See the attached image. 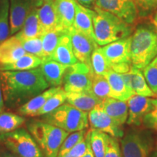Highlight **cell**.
<instances>
[{
	"mask_svg": "<svg viewBox=\"0 0 157 157\" xmlns=\"http://www.w3.org/2000/svg\"><path fill=\"white\" fill-rule=\"evenodd\" d=\"M64 34H67L61 29H52L45 31L41 36L42 42L43 54H44V61L50 59L55 49L58 45L59 40ZM43 61V62H44Z\"/></svg>",
	"mask_w": 157,
	"mask_h": 157,
	"instance_id": "cell-28",
	"label": "cell"
},
{
	"mask_svg": "<svg viewBox=\"0 0 157 157\" xmlns=\"http://www.w3.org/2000/svg\"><path fill=\"white\" fill-rule=\"evenodd\" d=\"M76 2L79 3L80 5H83L84 7L89 8L93 5H95V0H76Z\"/></svg>",
	"mask_w": 157,
	"mask_h": 157,
	"instance_id": "cell-45",
	"label": "cell"
},
{
	"mask_svg": "<svg viewBox=\"0 0 157 157\" xmlns=\"http://www.w3.org/2000/svg\"><path fill=\"white\" fill-rule=\"evenodd\" d=\"M86 139H87V149H86V151L84 152V154L81 157H95L91 146H90L89 132H87V134H86Z\"/></svg>",
	"mask_w": 157,
	"mask_h": 157,
	"instance_id": "cell-43",
	"label": "cell"
},
{
	"mask_svg": "<svg viewBox=\"0 0 157 157\" xmlns=\"http://www.w3.org/2000/svg\"><path fill=\"white\" fill-rule=\"evenodd\" d=\"M37 2L25 18L22 29L17 33L16 36L20 39L38 38L44 34L37 13Z\"/></svg>",
	"mask_w": 157,
	"mask_h": 157,
	"instance_id": "cell-23",
	"label": "cell"
},
{
	"mask_svg": "<svg viewBox=\"0 0 157 157\" xmlns=\"http://www.w3.org/2000/svg\"><path fill=\"white\" fill-rule=\"evenodd\" d=\"M66 102L78 110L89 112L101 103L91 90L80 92H66Z\"/></svg>",
	"mask_w": 157,
	"mask_h": 157,
	"instance_id": "cell-18",
	"label": "cell"
},
{
	"mask_svg": "<svg viewBox=\"0 0 157 157\" xmlns=\"http://www.w3.org/2000/svg\"><path fill=\"white\" fill-rule=\"evenodd\" d=\"M104 76L111 88V98L127 101L131 96L135 95L132 89L125 83L121 74L111 69Z\"/></svg>",
	"mask_w": 157,
	"mask_h": 157,
	"instance_id": "cell-20",
	"label": "cell"
},
{
	"mask_svg": "<svg viewBox=\"0 0 157 157\" xmlns=\"http://www.w3.org/2000/svg\"><path fill=\"white\" fill-rule=\"evenodd\" d=\"M36 5L39 19L43 32L56 29L64 31L60 24L56 0H38Z\"/></svg>",
	"mask_w": 157,
	"mask_h": 157,
	"instance_id": "cell-15",
	"label": "cell"
},
{
	"mask_svg": "<svg viewBox=\"0 0 157 157\" xmlns=\"http://www.w3.org/2000/svg\"><path fill=\"white\" fill-rule=\"evenodd\" d=\"M21 44L26 53L34 55L40 58L44 61V54H43L42 42L41 37L34 39H21Z\"/></svg>",
	"mask_w": 157,
	"mask_h": 157,
	"instance_id": "cell-36",
	"label": "cell"
},
{
	"mask_svg": "<svg viewBox=\"0 0 157 157\" xmlns=\"http://www.w3.org/2000/svg\"><path fill=\"white\" fill-rule=\"evenodd\" d=\"M127 102L128 105L127 124L130 126L139 127L143 124V117L151 109V98L133 95Z\"/></svg>",
	"mask_w": 157,
	"mask_h": 157,
	"instance_id": "cell-14",
	"label": "cell"
},
{
	"mask_svg": "<svg viewBox=\"0 0 157 157\" xmlns=\"http://www.w3.org/2000/svg\"><path fill=\"white\" fill-rule=\"evenodd\" d=\"M88 120L91 129L101 131L117 139L122 138L124 135L122 126L109 117L100 104L89 111Z\"/></svg>",
	"mask_w": 157,
	"mask_h": 157,
	"instance_id": "cell-10",
	"label": "cell"
},
{
	"mask_svg": "<svg viewBox=\"0 0 157 157\" xmlns=\"http://www.w3.org/2000/svg\"><path fill=\"white\" fill-rule=\"evenodd\" d=\"M1 80L4 101L9 107L21 106L50 86L39 66L25 71H3Z\"/></svg>",
	"mask_w": 157,
	"mask_h": 157,
	"instance_id": "cell-1",
	"label": "cell"
},
{
	"mask_svg": "<svg viewBox=\"0 0 157 157\" xmlns=\"http://www.w3.org/2000/svg\"><path fill=\"white\" fill-rule=\"evenodd\" d=\"M61 87H51L50 89H48L35 96L28 102L20 106L18 112L22 116L27 117H36V113L39 109L42 108L47 101L51 96L53 95Z\"/></svg>",
	"mask_w": 157,
	"mask_h": 157,
	"instance_id": "cell-25",
	"label": "cell"
},
{
	"mask_svg": "<svg viewBox=\"0 0 157 157\" xmlns=\"http://www.w3.org/2000/svg\"><path fill=\"white\" fill-rule=\"evenodd\" d=\"M73 28L95 40L91 9L84 7L77 2L76 4V13Z\"/></svg>",
	"mask_w": 157,
	"mask_h": 157,
	"instance_id": "cell-24",
	"label": "cell"
},
{
	"mask_svg": "<svg viewBox=\"0 0 157 157\" xmlns=\"http://www.w3.org/2000/svg\"><path fill=\"white\" fill-rule=\"evenodd\" d=\"M68 66L48 60L42 62L40 68L47 82L51 87H60L63 82V77Z\"/></svg>",
	"mask_w": 157,
	"mask_h": 157,
	"instance_id": "cell-21",
	"label": "cell"
},
{
	"mask_svg": "<svg viewBox=\"0 0 157 157\" xmlns=\"http://www.w3.org/2000/svg\"><path fill=\"white\" fill-rule=\"evenodd\" d=\"M27 128L42 149L44 157H57L62 143L69 133L44 121L33 120Z\"/></svg>",
	"mask_w": 157,
	"mask_h": 157,
	"instance_id": "cell-4",
	"label": "cell"
},
{
	"mask_svg": "<svg viewBox=\"0 0 157 157\" xmlns=\"http://www.w3.org/2000/svg\"><path fill=\"white\" fill-rule=\"evenodd\" d=\"M90 146L95 157H104L110 135L106 133L91 129L89 131Z\"/></svg>",
	"mask_w": 157,
	"mask_h": 157,
	"instance_id": "cell-29",
	"label": "cell"
},
{
	"mask_svg": "<svg viewBox=\"0 0 157 157\" xmlns=\"http://www.w3.org/2000/svg\"><path fill=\"white\" fill-rule=\"evenodd\" d=\"M42 60L39 57L29 53L25 54L12 63L0 66V71H25L36 68L41 66Z\"/></svg>",
	"mask_w": 157,
	"mask_h": 157,
	"instance_id": "cell-27",
	"label": "cell"
},
{
	"mask_svg": "<svg viewBox=\"0 0 157 157\" xmlns=\"http://www.w3.org/2000/svg\"><path fill=\"white\" fill-rule=\"evenodd\" d=\"M154 137L148 129L132 128L121 140L122 157H149L154 147Z\"/></svg>",
	"mask_w": 157,
	"mask_h": 157,
	"instance_id": "cell-7",
	"label": "cell"
},
{
	"mask_svg": "<svg viewBox=\"0 0 157 157\" xmlns=\"http://www.w3.org/2000/svg\"><path fill=\"white\" fill-rule=\"evenodd\" d=\"M42 120L68 133L86 129L89 124L87 112L78 110L68 103L44 115Z\"/></svg>",
	"mask_w": 157,
	"mask_h": 157,
	"instance_id": "cell-5",
	"label": "cell"
},
{
	"mask_svg": "<svg viewBox=\"0 0 157 157\" xmlns=\"http://www.w3.org/2000/svg\"><path fill=\"white\" fill-rule=\"evenodd\" d=\"M151 109L143 117V124L146 128L157 131V98H151Z\"/></svg>",
	"mask_w": 157,
	"mask_h": 157,
	"instance_id": "cell-38",
	"label": "cell"
},
{
	"mask_svg": "<svg viewBox=\"0 0 157 157\" xmlns=\"http://www.w3.org/2000/svg\"><path fill=\"white\" fill-rule=\"evenodd\" d=\"M10 35L22 29L25 20L37 0H10Z\"/></svg>",
	"mask_w": 157,
	"mask_h": 157,
	"instance_id": "cell-13",
	"label": "cell"
},
{
	"mask_svg": "<svg viewBox=\"0 0 157 157\" xmlns=\"http://www.w3.org/2000/svg\"><path fill=\"white\" fill-rule=\"evenodd\" d=\"M104 157H122L119 143L117 138L111 136L109 137Z\"/></svg>",
	"mask_w": 157,
	"mask_h": 157,
	"instance_id": "cell-40",
	"label": "cell"
},
{
	"mask_svg": "<svg viewBox=\"0 0 157 157\" xmlns=\"http://www.w3.org/2000/svg\"><path fill=\"white\" fill-rule=\"evenodd\" d=\"M87 132L86 129H83V130L71 132V134L68 135L60 146L58 156H63L66 153L69 151L71 149L73 148L77 143L83 140L85 137Z\"/></svg>",
	"mask_w": 157,
	"mask_h": 157,
	"instance_id": "cell-35",
	"label": "cell"
},
{
	"mask_svg": "<svg viewBox=\"0 0 157 157\" xmlns=\"http://www.w3.org/2000/svg\"><path fill=\"white\" fill-rule=\"evenodd\" d=\"M26 54L21 41L16 35L0 43V66L14 63Z\"/></svg>",
	"mask_w": 157,
	"mask_h": 157,
	"instance_id": "cell-16",
	"label": "cell"
},
{
	"mask_svg": "<svg viewBox=\"0 0 157 157\" xmlns=\"http://www.w3.org/2000/svg\"><path fill=\"white\" fill-rule=\"evenodd\" d=\"M95 41L98 46H104L129 36L132 32L130 24L117 15L94 7L91 10Z\"/></svg>",
	"mask_w": 157,
	"mask_h": 157,
	"instance_id": "cell-2",
	"label": "cell"
},
{
	"mask_svg": "<svg viewBox=\"0 0 157 157\" xmlns=\"http://www.w3.org/2000/svg\"><path fill=\"white\" fill-rule=\"evenodd\" d=\"M131 36L104 45L103 52L111 67L119 63H131Z\"/></svg>",
	"mask_w": 157,
	"mask_h": 157,
	"instance_id": "cell-12",
	"label": "cell"
},
{
	"mask_svg": "<svg viewBox=\"0 0 157 157\" xmlns=\"http://www.w3.org/2000/svg\"><path fill=\"white\" fill-rule=\"evenodd\" d=\"M94 72L91 66L82 62L68 66L63 77L66 92H80L91 89Z\"/></svg>",
	"mask_w": 157,
	"mask_h": 157,
	"instance_id": "cell-8",
	"label": "cell"
},
{
	"mask_svg": "<svg viewBox=\"0 0 157 157\" xmlns=\"http://www.w3.org/2000/svg\"><path fill=\"white\" fill-rule=\"evenodd\" d=\"M154 24L155 29H156V30L157 31V12L156 14H155L154 17Z\"/></svg>",
	"mask_w": 157,
	"mask_h": 157,
	"instance_id": "cell-46",
	"label": "cell"
},
{
	"mask_svg": "<svg viewBox=\"0 0 157 157\" xmlns=\"http://www.w3.org/2000/svg\"><path fill=\"white\" fill-rule=\"evenodd\" d=\"M0 143L20 157H44L31 133L23 128L0 134Z\"/></svg>",
	"mask_w": 157,
	"mask_h": 157,
	"instance_id": "cell-6",
	"label": "cell"
},
{
	"mask_svg": "<svg viewBox=\"0 0 157 157\" xmlns=\"http://www.w3.org/2000/svg\"><path fill=\"white\" fill-rule=\"evenodd\" d=\"M76 0H56V5L61 28L68 33L73 28Z\"/></svg>",
	"mask_w": 157,
	"mask_h": 157,
	"instance_id": "cell-26",
	"label": "cell"
},
{
	"mask_svg": "<svg viewBox=\"0 0 157 157\" xmlns=\"http://www.w3.org/2000/svg\"><path fill=\"white\" fill-rule=\"evenodd\" d=\"M90 90L101 101L111 97V88L105 76L94 74Z\"/></svg>",
	"mask_w": 157,
	"mask_h": 157,
	"instance_id": "cell-32",
	"label": "cell"
},
{
	"mask_svg": "<svg viewBox=\"0 0 157 157\" xmlns=\"http://www.w3.org/2000/svg\"><path fill=\"white\" fill-rule=\"evenodd\" d=\"M94 7L117 15L124 21L132 24L138 16L134 0H95Z\"/></svg>",
	"mask_w": 157,
	"mask_h": 157,
	"instance_id": "cell-9",
	"label": "cell"
},
{
	"mask_svg": "<svg viewBox=\"0 0 157 157\" xmlns=\"http://www.w3.org/2000/svg\"><path fill=\"white\" fill-rule=\"evenodd\" d=\"M131 65L143 70L157 56V31L150 27L139 26L132 36L130 45Z\"/></svg>",
	"mask_w": 157,
	"mask_h": 157,
	"instance_id": "cell-3",
	"label": "cell"
},
{
	"mask_svg": "<svg viewBox=\"0 0 157 157\" xmlns=\"http://www.w3.org/2000/svg\"><path fill=\"white\" fill-rule=\"evenodd\" d=\"M149 157H157V148L155 151H154L151 154L150 156Z\"/></svg>",
	"mask_w": 157,
	"mask_h": 157,
	"instance_id": "cell-47",
	"label": "cell"
},
{
	"mask_svg": "<svg viewBox=\"0 0 157 157\" xmlns=\"http://www.w3.org/2000/svg\"><path fill=\"white\" fill-rule=\"evenodd\" d=\"M25 122V119L22 116L2 111L0 113V134L13 132Z\"/></svg>",
	"mask_w": 157,
	"mask_h": 157,
	"instance_id": "cell-30",
	"label": "cell"
},
{
	"mask_svg": "<svg viewBox=\"0 0 157 157\" xmlns=\"http://www.w3.org/2000/svg\"><path fill=\"white\" fill-rule=\"evenodd\" d=\"M50 60H53L66 66H71L78 62L74 54L71 40L68 34H64L60 37Z\"/></svg>",
	"mask_w": 157,
	"mask_h": 157,
	"instance_id": "cell-22",
	"label": "cell"
},
{
	"mask_svg": "<svg viewBox=\"0 0 157 157\" xmlns=\"http://www.w3.org/2000/svg\"><path fill=\"white\" fill-rule=\"evenodd\" d=\"M86 149H87V139L85 135V137L83 140L77 143L69 151L66 153L63 156L57 157H81L86 151Z\"/></svg>",
	"mask_w": 157,
	"mask_h": 157,
	"instance_id": "cell-41",
	"label": "cell"
},
{
	"mask_svg": "<svg viewBox=\"0 0 157 157\" xmlns=\"http://www.w3.org/2000/svg\"><path fill=\"white\" fill-rule=\"evenodd\" d=\"M0 157H20L6 148L3 145H0Z\"/></svg>",
	"mask_w": 157,
	"mask_h": 157,
	"instance_id": "cell-42",
	"label": "cell"
},
{
	"mask_svg": "<svg viewBox=\"0 0 157 157\" xmlns=\"http://www.w3.org/2000/svg\"><path fill=\"white\" fill-rule=\"evenodd\" d=\"M100 105L119 125L122 126L127 122L128 117V105L127 101L110 97L102 101Z\"/></svg>",
	"mask_w": 157,
	"mask_h": 157,
	"instance_id": "cell-19",
	"label": "cell"
},
{
	"mask_svg": "<svg viewBox=\"0 0 157 157\" xmlns=\"http://www.w3.org/2000/svg\"><path fill=\"white\" fill-rule=\"evenodd\" d=\"M4 109H5V101H4L2 87L1 71H0V113L2 112Z\"/></svg>",
	"mask_w": 157,
	"mask_h": 157,
	"instance_id": "cell-44",
	"label": "cell"
},
{
	"mask_svg": "<svg viewBox=\"0 0 157 157\" xmlns=\"http://www.w3.org/2000/svg\"><path fill=\"white\" fill-rule=\"evenodd\" d=\"M90 62L94 74L97 75L104 76L111 69V65L105 58L102 48L97 47L93 50L90 58Z\"/></svg>",
	"mask_w": 157,
	"mask_h": 157,
	"instance_id": "cell-31",
	"label": "cell"
},
{
	"mask_svg": "<svg viewBox=\"0 0 157 157\" xmlns=\"http://www.w3.org/2000/svg\"><path fill=\"white\" fill-rule=\"evenodd\" d=\"M10 0H0V43L10 35Z\"/></svg>",
	"mask_w": 157,
	"mask_h": 157,
	"instance_id": "cell-34",
	"label": "cell"
},
{
	"mask_svg": "<svg viewBox=\"0 0 157 157\" xmlns=\"http://www.w3.org/2000/svg\"><path fill=\"white\" fill-rule=\"evenodd\" d=\"M68 34L71 40L74 54L78 61L91 66V55L98 47L95 41L74 28L71 29Z\"/></svg>",
	"mask_w": 157,
	"mask_h": 157,
	"instance_id": "cell-11",
	"label": "cell"
},
{
	"mask_svg": "<svg viewBox=\"0 0 157 157\" xmlns=\"http://www.w3.org/2000/svg\"><path fill=\"white\" fill-rule=\"evenodd\" d=\"M143 73L151 90L157 95V56L143 68Z\"/></svg>",
	"mask_w": 157,
	"mask_h": 157,
	"instance_id": "cell-37",
	"label": "cell"
},
{
	"mask_svg": "<svg viewBox=\"0 0 157 157\" xmlns=\"http://www.w3.org/2000/svg\"><path fill=\"white\" fill-rule=\"evenodd\" d=\"M138 11V15L146 16L157 7V0H134Z\"/></svg>",
	"mask_w": 157,
	"mask_h": 157,
	"instance_id": "cell-39",
	"label": "cell"
},
{
	"mask_svg": "<svg viewBox=\"0 0 157 157\" xmlns=\"http://www.w3.org/2000/svg\"><path fill=\"white\" fill-rule=\"evenodd\" d=\"M66 101V92L63 88L60 87L53 95H52L47 101L44 105L39 110L36 117L48 114L56 110Z\"/></svg>",
	"mask_w": 157,
	"mask_h": 157,
	"instance_id": "cell-33",
	"label": "cell"
},
{
	"mask_svg": "<svg viewBox=\"0 0 157 157\" xmlns=\"http://www.w3.org/2000/svg\"><path fill=\"white\" fill-rule=\"evenodd\" d=\"M125 83L132 89L135 95L152 97L155 94L151 90L140 69L132 66L127 73L121 74Z\"/></svg>",
	"mask_w": 157,
	"mask_h": 157,
	"instance_id": "cell-17",
	"label": "cell"
}]
</instances>
